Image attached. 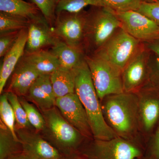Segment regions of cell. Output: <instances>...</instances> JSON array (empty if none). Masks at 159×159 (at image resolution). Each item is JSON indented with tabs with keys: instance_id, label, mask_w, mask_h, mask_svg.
<instances>
[{
	"instance_id": "obj_29",
	"label": "cell",
	"mask_w": 159,
	"mask_h": 159,
	"mask_svg": "<svg viewBox=\"0 0 159 159\" xmlns=\"http://www.w3.org/2000/svg\"><path fill=\"white\" fill-rule=\"evenodd\" d=\"M42 13L51 28H53L56 17L57 0H31Z\"/></svg>"
},
{
	"instance_id": "obj_30",
	"label": "cell",
	"mask_w": 159,
	"mask_h": 159,
	"mask_svg": "<svg viewBox=\"0 0 159 159\" xmlns=\"http://www.w3.org/2000/svg\"><path fill=\"white\" fill-rule=\"evenodd\" d=\"M21 31H10L1 34L0 57H4L12 48L17 40Z\"/></svg>"
},
{
	"instance_id": "obj_16",
	"label": "cell",
	"mask_w": 159,
	"mask_h": 159,
	"mask_svg": "<svg viewBox=\"0 0 159 159\" xmlns=\"http://www.w3.org/2000/svg\"><path fill=\"white\" fill-rule=\"evenodd\" d=\"M28 37V28L20 31L17 40L4 56L0 71V93H2L9 77L25 54Z\"/></svg>"
},
{
	"instance_id": "obj_11",
	"label": "cell",
	"mask_w": 159,
	"mask_h": 159,
	"mask_svg": "<svg viewBox=\"0 0 159 159\" xmlns=\"http://www.w3.org/2000/svg\"><path fill=\"white\" fill-rule=\"evenodd\" d=\"M116 13L121 22V28L141 42H151L159 37V25L139 11Z\"/></svg>"
},
{
	"instance_id": "obj_37",
	"label": "cell",
	"mask_w": 159,
	"mask_h": 159,
	"mask_svg": "<svg viewBox=\"0 0 159 159\" xmlns=\"http://www.w3.org/2000/svg\"><path fill=\"white\" fill-rule=\"evenodd\" d=\"M142 2L147 3H152L158 2H159V0H142Z\"/></svg>"
},
{
	"instance_id": "obj_39",
	"label": "cell",
	"mask_w": 159,
	"mask_h": 159,
	"mask_svg": "<svg viewBox=\"0 0 159 159\" xmlns=\"http://www.w3.org/2000/svg\"><path fill=\"white\" fill-rule=\"evenodd\" d=\"M58 1V2H60L61 1V0H57Z\"/></svg>"
},
{
	"instance_id": "obj_15",
	"label": "cell",
	"mask_w": 159,
	"mask_h": 159,
	"mask_svg": "<svg viewBox=\"0 0 159 159\" xmlns=\"http://www.w3.org/2000/svg\"><path fill=\"white\" fill-rule=\"evenodd\" d=\"M28 95L29 100L34 102L42 111L55 107V96L51 80V74H41L31 85Z\"/></svg>"
},
{
	"instance_id": "obj_20",
	"label": "cell",
	"mask_w": 159,
	"mask_h": 159,
	"mask_svg": "<svg viewBox=\"0 0 159 159\" xmlns=\"http://www.w3.org/2000/svg\"><path fill=\"white\" fill-rule=\"evenodd\" d=\"M23 58L40 74H51L61 66L57 57L45 50L24 54Z\"/></svg>"
},
{
	"instance_id": "obj_7",
	"label": "cell",
	"mask_w": 159,
	"mask_h": 159,
	"mask_svg": "<svg viewBox=\"0 0 159 159\" xmlns=\"http://www.w3.org/2000/svg\"><path fill=\"white\" fill-rule=\"evenodd\" d=\"M87 11H63L56 13L52 28L55 36L74 48L84 52L85 27ZM85 53V52H84Z\"/></svg>"
},
{
	"instance_id": "obj_4",
	"label": "cell",
	"mask_w": 159,
	"mask_h": 159,
	"mask_svg": "<svg viewBox=\"0 0 159 159\" xmlns=\"http://www.w3.org/2000/svg\"><path fill=\"white\" fill-rule=\"evenodd\" d=\"M45 127L50 143L66 158L76 154L84 138L81 133L63 117L56 107L43 111Z\"/></svg>"
},
{
	"instance_id": "obj_19",
	"label": "cell",
	"mask_w": 159,
	"mask_h": 159,
	"mask_svg": "<svg viewBox=\"0 0 159 159\" xmlns=\"http://www.w3.org/2000/svg\"><path fill=\"white\" fill-rule=\"evenodd\" d=\"M75 69L60 66L51 74V80L56 98L75 93Z\"/></svg>"
},
{
	"instance_id": "obj_25",
	"label": "cell",
	"mask_w": 159,
	"mask_h": 159,
	"mask_svg": "<svg viewBox=\"0 0 159 159\" xmlns=\"http://www.w3.org/2000/svg\"><path fill=\"white\" fill-rule=\"evenodd\" d=\"M9 102L12 107L15 116L16 129H30L32 127L29 123L25 111L20 102L18 96L13 92H7Z\"/></svg>"
},
{
	"instance_id": "obj_6",
	"label": "cell",
	"mask_w": 159,
	"mask_h": 159,
	"mask_svg": "<svg viewBox=\"0 0 159 159\" xmlns=\"http://www.w3.org/2000/svg\"><path fill=\"white\" fill-rule=\"evenodd\" d=\"M81 154L87 159H140L143 152L136 140L117 137L107 140L93 139Z\"/></svg>"
},
{
	"instance_id": "obj_24",
	"label": "cell",
	"mask_w": 159,
	"mask_h": 159,
	"mask_svg": "<svg viewBox=\"0 0 159 159\" xmlns=\"http://www.w3.org/2000/svg\"><path fill=\"white\" fill-rule=\"evenodd\" d=\"M7 92L1 95L0 97V116L3 122L10 130L15 139L20 142L16 131V118L12 107L8 99Z\"/></svg>"
},
{
	"instance_id": "obj_5",
	"label": "cell",
	"mask_w": 159,
	"mask_h": 159,
	"mask_svg": "<svg viewBox=\"0 0 159 159\" xmlns=\"http://www.w3.org/2000/svg\"><path fill=\"white\" fill-rule=\"evenodd\" d=\"M85 60L100 101L108 95L123 93L121 70L99 53L85 55Z\"/></svg>"
},
{
	"instance_id": "obj_21",
	"label": "cell",
	"mask_w": 159,
	"mask_h": 159,
	"mask_svg": "<svg viewBox=\"0 0 159 159\" xmlns=\"http://www.w3.org/2000/svg\"><path fill=\"white\" fill-rule=\"evenodd\" d=\"M0 11L21 16L29 20L43 16L34 4L24 0H0Z\"/></svg>"
},
{
	"instance_id": "obj_35",
	"label": "cell",
	"mask_w": 159,
	"mask_h": 159,
	"mask_svg": "<svg viewBox=\"0 0 159 159\" xmlns=\"http://www.w3.org/2000/svg\"><path fill=\"white\" fill-rule=\"evenodd\" d=\"M7 159H37L35 157L26 153L25 152L17 154Z\"/></svg>"
},
{
	"instance_id": "obj_26",
	"label": "cell",
	"mask_w": 159,
	"mask_h": 159,
	"mask_svg": "<svg viewBox=\"0 0 159 159\" xmlns=\"http://www.w3.org/2000/svg\"><path fill=\"white\" fill-rule=\"evenodd\" d=\"M99 6L105 7L116 12L137 11L142 5V0H98Z\"/></svg>"
},
{
	"instance_id": "obj_13",
	"label": "cell",
	"mask_w": 159,
	"mask_h": 159,
	"mask_svg": "<svg viewBox=\"0 0 159 159\" xmlns=\"http://www.w3.org/2000/svg\"><path fill=\"white\" fill-rule=\"evenodd\" d=\"M23 151L37 159H66L51 143L29 129H16Z\"/></svg>"
},
{
	"instance_id": "obj_2",
	"label": "cell",
	"mask_w": 159,
	"mask_h": 159,
	"mask_svg": "<svg viewBox=\"0 0 159 159\" xmlns=\"http://www.w3.org/2000/svg\"><path fill=\"white\" fill-rule=\"evenodd\" d=\"M75 93L86 112L93 138L107 140L118 137L104 119L100 101L85 59L75 68Z\"/></svg>"
},
{
	"instance_id": "obj_10",
	"label": "cell",
	"mask_w": 159,
	"mask_h": 159,
	"mask_svg": "<svg viewBox=\"0 0 159 159\" xmlns=\"http://www.w3.org/2000/svg\"><path fill=\"white\" fill-rule=\"evenodd\" d=\"M136 93L139 99L140 134L147 136L159 121V91L148 83Z\"/></svg>"
},
{
	"instance_id": "obj_27",
	"label": "cell",
	"mask_w": 159,
	"mask_h": 159,
	"mask_svg": "<svg viewBox=\"0 0 159 159\" xmlns=\"http://www.w3.org/2000/svg\"><path fill=\"white\" fill-rule=\"evenodd\" d=\"M20 102L25 111L29 123L37 131H41L45 127V120L43 114L40 113L35 107L22 98H19Z\"/></svg>"
},
{
	"instance_id": "obj_17",
	"label": "cell",
	"mask_w": 159,
	"mask_h": 159,
	"mask_svg": "<svg viewBox=\"0 0 159 159\" xmlns=\"http://www.w3.org/2000/svg\"><path fill=\"white\" fill-rule=\"evenodd\" d=\"M40 75L22 57L14 70L8 91L13 92L18 97L26 96Z\"/></svg>"
},
{
	"instance_id": "obj_32",
	"label": "cell",
	"mask_w": 159,
	"mask_h": 159,
	"mask_svg": "<svg viewBox=\"0 0 159 159\" xmlns=\"http://www.w3.org/2000/svg\"><path fill=\"white\" fill-rule=\"evenodd\" d=\"M137 11L149 18L159 25V2L152 3L142 2Z\"/></svg>"
},
{
	"instance_id": "obj_31",
	"label": "cell",
	"mask_w": 159,
	"mask_h": 159,
	"mask_svg": "<svg viewBox=\"0 0 159 159\" xmlns=\"http://www.w3.org/2000/svg\"><path fill=\"white\" fill-rule=\"evenodd\" d=\"M148 84L159 91V57L152 52L149 60Z\"/></svg>"
},
{
	"instance_id": "obj_3",
	"label": "cell",
	"mask_w": 159,
	"mask_h": 159,
	"mask_svg": "<svg viewBox=\"0 0 159 159\" xmlns=\"http://www.w3.org/2000/svg\"><path fill=\"white\" fill-rule=\"evenodd\" d=\"M120 27L121 22L115 11L102 6H91L85 23V55L99 51Z\"/></svg>"
},
{
	"instance_id": "obj_12",
	"label": "cell",
	"mask_w": 159,
	"mask_h": 159,
	"mask_svg": "<svg viewBox=\"0 0 159 159\" xmlns=\"http://www.w3.org/2000/svg\"><path fill=\"white\" fill-rule=\"evenodd\" d=\"M55 106L66 120L86 138H93L86 112L76 93L57 98Z\"/></svg>"
},
{
	"instance_id": "obj_34",
	"label": "cell",
	"mask_w": 159,
	"mask_h": 159,
	"mask_svg": "<svg viewBox=\"0 0 159 159\" xmlns=\"http://www.w3.org/2000/svg\"><path fill=\"white\" fill-rule=\"evenodd\" d=\"M144 43L151 52L159 57V37L151 42Z\"/></svg>"
},
{
	"instance_id": "obj_33",
	"label": "cell",
	"mask_w": 159,
	"mask_h": 159,
	"mask_svg": "<svg viewBox=\"0 0 159 159\" xmlns=\"http://www.w3.org/2000/svg\"><path fill=\"white\" fill-rule=\"evenodd\" d=\"M150 154L152 159H159V123L151 140Z\"/></svg>"
},
{
	"instance_id": "obj_1",
	"label": "cell",
	"mask_w": 159,
	"mask_h": 159,
	"mask_svg": "<svg viewBox=\"0 0 159 159\" xmlns=\"http://www.w3.org/2000/svg\"><path fill=\"white\" fill-rule=\"evenodd\" d=\"M100 103L107 124L118 136L136 140L140 134L137 94L125 92L111 94L104 97Z\"/></svg>"
},
{
	"instance_id": "obj_18",
	"label": "cell",
	"mask_w": 159,
	"mask_h": 159,
	"mask_svg": "<svg viewBox=\"0 0 159 159\" xmlns=\"http://www.w3.org/2000/svg\"><path fill=\"white\" fill-rule=\"evenodd\" d=\"M49 51L59 60L61 66L67 69H75L85 59L83 51L72 48L59 39Z\"/></svg>"
},
{
	"instance_id": "obj_8",
	"label": "cell",
	"mask_w": 159,
	"mask_h": 159,
	"mask_svg": "<svg viewBox=\"0 0 159 159\" xmlns=\"http://www.w3.org/2000/svg\"><path fill=\"white\" fill-rule=\"evenodd\" d=\"M142 43L120 27L97 53L122 71Z\"/></svg>"
},
{
	"instance_id": "obj_9",
	"label": "cell",
	"mask_w": 159,
	"mask_h": 159,
	"mask_svg": "<svg viewBox=\"0 0 159 159\" xmlns=\"http://www.w3.org/2000/svg\"><path fill=\"white\" fill-rule=\"evenodd\" d=\"M151 52L142 43L122 71L123 92L136 93L149 82V60Z\"/></svg>"
},
{
	"instance_id": "obj_23",
	"label": "cell",
	"mask_w": 159,
	"mask_h": 159,
	"mask_svg": "<svg viewBox=\"0 0 159 159\" xmlns=\"http://www.w3.org/2000/svg\"><path fill=\"white\" fill-rule=\"evenodd\" d=\"M30 21L21 16L0 11V33L27 29Z\"/></svg>"
},
{
	"instance_id": "obj_28",
	"label": "cell",
	"mask_w": 159,
	"mask_h": 159,
	"mask_svg": "<svg viewBox=\"0 0 159 159\" xmlns=\"http://www.w3.org/2000/svg\"><path fill=\"white\" fill-rule=\"evenodd\" d=\"M99 6L98 0H61L57 4L56 13L65 11L78 12L86 6Z\"/></svg>"
},
{
	"instance_id": "obj_36",
	"label": "cell",
	"mask_w": 159,
	"mask_h": 159,
	"mask_svg": "<svg viewBox=\"0 0 159 159\" xmlns=\"http://www.w3.org/2000/svg\"><path fill=\"white\" fill-rule=\"evenodd\" d=\"M66 159H87L84 157L83 156L77 155V154L74 155L72 156L69 157L67 158Z\"/></svg>"
},
{
	"instance_id": "obj_38",
	"label": "cell",
	"mask_w": 159,
	"mask_h": 159,
	"mask_svg": "<svg viewBox=\"0 0 159 159\" xmlns=\"http://www.w3.org/2000/svg\"><path fill=\"white\" fill-rule=\"evenodd\" d=\"M146 159H152V158H151L150 157H148V158Z\"/></svg>"
},
{
	"instance_id": "obj_22",
	"label": "cell",
	"mask_w": 159,
	"mask_h": 159,
	"mask_svg": "<svg viewBox=\"0 0 159 159\" xmlns=\"http://www.w3.org/2000/svg\"><path fill=\"white\" fill-rule=\"evenodd\" d=\"M20 142L15 139L10 130L3 122L0 127V159H7L22 152Z\"/></svg>"
},
{
	"instance_id": "obj_14",
	"label": "cell",
	"mask_w": 159,
	"mask_h": 159,
	"mask_svg": "<svg viewBox=\"0 0 159 159\" xmlns=\"http://www.w3.org/2000/svg\"><path fill=\"white\" fill-rule=\"evenodd\" d=\"M58 38L44 16L30 21L28 28V37L25 54H28L52 47Z\"/></svg>"
}]
</instances>
